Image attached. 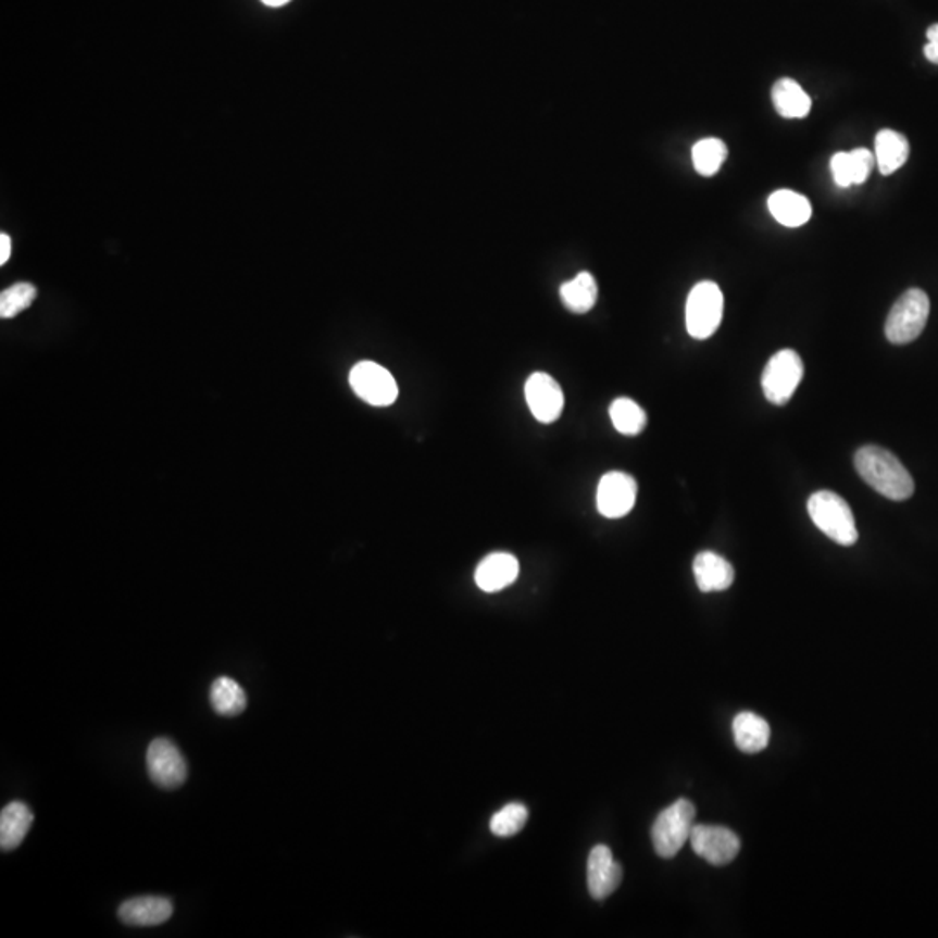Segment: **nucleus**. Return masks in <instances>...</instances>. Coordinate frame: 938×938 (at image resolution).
<instances>
[{
  "mask_svg": "<svg viewBox=\"0 0 938 938\" xmlns=\"http://www.w3.org/2000/svg\"><path fill=\"white\" fill-rule=\"evenodd\" d=\"M609 412L614 428L627 437L640 435L647 426V414L631 398H617Z\"/></svg>",
  "mask_w": 938,
  "mask_h": 938,
  "instance_id": "5701e85b",
  "label": "nucleus"
},
{
  "mask_svg": "<svg viewBox=\"0 0 938 938\" xmlns=\"http://www.w3.org/2000/svg\"><path fill=\"white\" fill-rule=\"evenodd\" d=\"M731 730H734L737 748L742 752L756 754L768 746L770 725L758 714L749 713V711L737 714Z\"/></svg>",
  "mask_w": 938,
  "mask_h": 938,
  "instance_id": "6ab92c4d",
  "label": "nucleus"
},
{
  "mask_svg": "<svg viewBox=\"0 0 938 938\" xmlns=\"http://www.w3.org/2000/svg\"><path fill=\"white\" fill-rule=\"evenodd\" d=\"M874 162H876V157L867 148H855L852 152H848V165H850L852 185H862V183H865V179L870 178Z\"/></svg>",
  "mask_w": 938,
  "mask_h": 938,
  "instance_id": "bb28decb",
  "label": "nucleus"
},
{
  "mask_svg": "<svg viewBox=\"0 0 938 938\" xmlns=\"http://www.w3.org/2000/svg\"><path fill=\"white\" fill-rule=\"evenodd\" d=\"M723 292L714 282L697 284L687 299V330L692 338L708 339L723 321Z\"/></svg>",
  "mask_w": 938,
  "mask_h": 938,
  "instance_id": "39448f33",
  "label": "nucleus"
},
{
  "mask_svg": "<svg viewBox=\"0 0 938 938\" xmlns=\"http://www.w3.org/2000/svg\"><path fill=\"white\" fill-rule=\"evenodd\" d=\"M212 710L221 716H237L247 708V696L240 685L228 676H221L211 687Z\"/></svg>",
  "mask_w": 938,
  "mask_h": 938,
  "instance_id": "4be33fe9",
  "label": "nucleus"
},
{
  "mask_svg": "<svg viewBox=\"0 0 938 938\" xmlns=\"http://www.w3.org/2000/svg\"><path fill=\"white\" fill-rule=\"evenodd\" d=\"M350 385L371 405H391L398 398L397 380L385 367L374 362H360L351 368Z\"/></svg>",
  "mask_w": 938,
  "mask_h": 938,
  "instance_id": "6e6552de",
  "label": "nucleus"
},
{
  "mask_svg": "<svg viewBox=\"0 0 938 938\" xmlns=\"http://www.w3.org/2000/svg\"><path fill=\"white\" fill-rule=\"evenodd\" d=\"M528 409L539 423L551 424L562 415L565 397L559 383L550 374L536 373L525 385Z\"/></svg>",
  "mask_w": 938,
  "mask_h": 938,
  "instance_id": "9b49d317",
  "label": "nucleus"
},
{
  "mask_svg": "<svg viewBox=\"0 0 938 938\" xmlns=\"http://www.w3.org/2000/svg\"><path fill=\"white\" fill-rule=\"evenodd\" d=\"M696 806L692 801L681 800L670 804L659 813L652 826V843L662 859H673L690 841L696 824Z\"/></svg>",
  "mask_w": 938,
  "mask_h": 938,
  "instance_id": "7ed1b4c3",
  "label": "nucleus"
},
{
  "mask_svg": "<svg viewBox=\"0 0 938 938\" xmlns=\"http://www.w3.org/2000/svg\"><path fill=\"white\" fill-rule=\"evenodd\" d=\"M34 824V813L28 804L22 801H13L2 809L0 813V848L2 852H11L20 847L25 839L26 833Z\"/></svg>",
  "mask_w": 938,
  "mask_h": 938,
  "instance_id": "dca6fc26",
  "label": "nucleus"
},
{
  "mask_svg": "<svg viewBox=\"0 0 938 938\" xmlns=\"http://www.w3.org/2000/svg\"><path fill=\"white\" fill-rule=\"evenodd\" d=\"M560 296H562L563 304L571 312L579 313V315L580 313H588L597 304V280H595L591 273H579L577 277L563 284L562 289H560Z\"/></svg>",
  "mask_w": 938,
  "mask_h": 938,
  "instance_id": "412c9836",
  "label": "nucleus"
},
{
  "mask_svg": "<svg viewBox=\"0 0 938 938\" xmlns=\"http://www.w3.org/2000/svg\"><path fill=\"white\" fill-rule=\"evenodd\" d=\"M520 574L518 560L510 553H492L476 566V586L485 592H498L515 583Z\"/></svg>",
  "mask_w": 938,
  "mask_h": 938,
  "instance_id": "4468645a",
  "label": "nucleus"
},
{
  "mask_svg": "<svg viewBox=\"0 0 938 938\" xmlns=\"http://www.w3.org/2000/svg\"><path fill=\"white\" fill-rule=\"evenodd\" d=\"M830 173L839 188L852 187L850 165H848V152H838L830 159Z\"/></svg>",
  "mask_w": 938,
  "mask_h": 938,
  "instance_id": "cd10ccee",
  "label": "nucleus"
},
{
  "mask_svg": "<svg viewBox=\"0 0 938 938\" xmlns=\"http://www.w3.org/2000/svg\"><path fill=\"white\" fill-rule=\"evenodd\" d=\"M623 881V867L605 845L592 848L588 856V890L595 900H605Z\"/></svg>",
  "mask_w": 938,
  "mask_h": 938,
  "instance_id": "f8f14e48",
  "label": "nucleus"
},
{
  "mask_svg": "<svg viewBox=\"0 0 938 938\" xmlns=\"http://www.w3.org/2000/svg\"><path fill=\"white\" fill-rule=\"evenodd\" d=\"M809 515L815 527L839 546H853L859 539L855 518L848 502L829 490L812 493Z\"/></svg>",
  "mask_w": 938,
  "mask_h": 938,
  "instance_id": "f03ea898",
  "label": "nucleus"
},
{
  "mask_svg": "<svg viewBox=\"0 0 938 938\" xmlns=\"http://www.w3.org/2000/svg\"><path fill=\"white\" fill-rule=\"evenodd\" d=\"M874 157H876L879 173L883 176H890V174L899 171L908 162V138L897 133V130H879L876 141H874Z\"/></svg>",
  "mask_w": 938,
  "mask_h": 938,
  "instance_id": "a211bd4d",
  "label": "nucleus"
},
{
  "mask_svg": "<svg viewBox=\"0 0 938 938\" xmlns=\"http://www.w3.org/2000/svg\"><path fill=\"white\" fill-rule=\"evenodd\" d=\"M37 289L30 284H16L0 295V316L13 318L34 303Z\"/></svg>",
  "mask_w": 938,
  "mask_h": 938,
  "instance_id": "a878e982",
  "label": "nucleus"
},
{
  "mask_svg": "<svg viewBox=\"0 0 938 938\" xmlns=\"http://www.w3.org/2000/svg\"><path fill=\"white\" fill-rule=\"evenodd\" d=\"M174 913V905L165 897H135L118 908V917L129 926H159Z\"/></svg>",
  "mask_w": 938,
  "mask_h": 938,
  "instance_id": "ddd939ff",
  "label": "nucleus"
},
{
  "mask_svg": "<svg viewBox=\"0 0 938 938\" xmlns=\"http://www.w3.org/2000/svg\"><path fill=\"white\" fill-rule=\"evenodd\" d=\"M727 145L722 139H702L692 148L693 167L701 176H714L727 161Z\"/></svg>",
  "mask_w": 938,
  "mask_h": 938,
  "instance_id": "b1692460",
  "label": "nucleus"
},
{
  "mask_svg": "<svg viewBox=\"0 0 938 938\" xmlns=\"http://www.w3.org/2000/svg\"><path fill=\"white\" fill-rule=\"evenodd\" d=\"M148 774L157 786L162 789H178L188 777L187 760L173 740L159 737L148 746Z\"/></svg>",
  "mask_w": 938,
  "mask_h": 938,
  "instance_id": "0eeeda50",
  "label": "nucleus"
},
{
  "mask_svg": "<svg viewBox=\"0 0 938 938\" xmlns=\"http://www.w3.org/2000/svg\"><path fill=\"white\" fill-rule=\"evenodd\" d=\"M926 39H928V43L925 46L926 60L938 65V23L928 28V32H926Z\"/></svg>",
  "mask_w": 938,
  "mask_h": 938,
  "instance_id": "c85d7f7f",
  "label": "nucleus"
},
{
  "mask_svg": "<svg viewBox=\"0 0 938 938\" xmlns=\"http://www.w3.org/2000/svg\"><path fill=\"white\" fill-rule=\"evenodd\" d=\"M855 470L865 484L873 487L883 498L891 501H905L914 493V480L890 450L876 446H865L856 450Z\"/></svg>",
  "mask_w": 938,
  "mask_h": 938,
  "instance_id": "f257e3e1",
  "label": "nucleus"
},
{
  "mask_svg": "<svg viewBox=\"0 0 938 938\" xmlns=\"http://www.w3.org/2000/svg\"><path fill=\"white\" fill-rule=\"evenodd\" d=\"M527 818L528 812L525 804L510 803L493 815L492 821H490V830L501 838H510V836L518 835L520 830L524 829Z\"/></svg>",
  "mask_w": 938,
  "mask_h": 938,
  "instance_id": "393cba45",
  "label": "nucleus"
},
{
  "mask_svg": "<svg viewBox=\"0 0 938 938\" xmlns=\"http://www.w3.org/2000/svg\"><path fill=\"white\" fill-rule=\"evenodd\" d=\"M930 316V299L925 290L909 289L888 313L885 336L893 345H908L922 336Z\"/></svg>",
  "mask_w": 938,
  "mask_h": 938,
  "instance_id": "20e7f679",
  "label": "nucleus"
},
{
  "mask_svg": "<svg viewBox=\"0 0 938 938\" xmlns=\"http://www.w3.org/2000/svg\"><path fill=\"white\" fill-rule=\"evenodd\" d=\"M772 101L784 118H803L812 110V100L792 78H780L772 87Z\"/></svg>",
  "mask_w": 938,
  "mask_h": 938,
  "instance_id": "aec40b11",
  "label": "nucleus"
},
{
  "mask_svg": "<svg viewBox=\"0 0 938 938\" xmlns=\"http://www.w3.org/2000/svg\"><path fill=\"white\" fill-rule=\"evenodd\" d=\"M261 2L270 5V8H280V5H286L289 0H261Z\"/></svg>",
  "mask_w": 938,
  "mask_h": 938,
  "instance_id": "7c9ffc66",
  "label": "nucleus"
},
{
  "mask_svg": "<svg viewBox=\"0 0 938 938\" xmlns=\"http://www.w3.org/2000/svg\"><path fill=\"white\" fill-rule=\"evenodd\" d=\"M690 845L697 855L713 865L730 864L740 852L739 836L723 826H693Z\"/></svg>",
  "mask_w": 938,
  "mask_h": 938,
  "instance_id": "9d476101",
  "label": "nucleus"
},
{
  "mask_svg": "<svg viewBox=\"0 0 938 938\" xmlns=\"http://www.w3.org/2000/svg\"><path fill=\"white\" fill-rule=\"evenodd\" d=\"M803 374V360L795 350L775 353L761 376V388L766 400L774 405H786L800 386Z\"/></svg>",
  "mask_w": 938,
  "mask_h": 938,
  "instance_id": "423d86ee",
  "label": "nucleus"
},
{
  "mask_svg": "<svg viewBox=\"0 0 938 938\" xmlns=\"http://www.w3.org/2000/svg\"><path fill=\"white\" fill-rule=\"evenodd\" d=\"M638 484L631 475L610 472L601 476L597 490V506L605 518H623L635 508Z\"/></svg>",
  "mask_w": 938,
  "mask_h": 938,
  "instance_id": "1a4fd4ad",
  "label": "nucleus"
},
{
  "mask_svg": "<svg viewBox=\"0 0 938 938\" xmlns=\"http://www.w3.org/2000/svg\"><path fill=\"white\" fill-rule=\"evenodd\" d=\"M693 575L702 592L727 591L736 579L731 563L713 551L697 554L693 560Z\"/></svg>",
  "mask_w": 938,
  "mask_h": 938,
  "instance_id": "2eb2a0df",
  "label": "nucleus"
},
{
  "mask_svg": "<svg viewBox=\"0 0 938 938\" xmlns=\"http://www.w3.org/2000/svg\"><path fill=\"white\" fill-rule=\"evenodd\" d=\"M768 209L775 221L787 228L803 226L812 216L809 199L792 190H777L770 195Z\"/></svg>",
  "mask_w": 938,
  "mask_h": 938,
  "instance_id": "f3484780",
  "label": "nucleus"
},
{
  "mask_svg": "<svg viewBox=\"0 0 938 938\" xmlns=\"http://www.w3.org/2000/svg\"><path fill=\"white\" fill-rule=\"evenodd\" d=\"M11 255V238L9 235H0V264H5Z\"/></svg>",
  "mask_w": 938,
  "mask_h": 938,
  "instance_id": "c756f323",
  "label": "nucleus"
}]
</instances>
